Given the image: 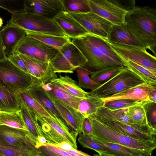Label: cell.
I'll list each match as a JSON object with an SVG mask.
<instances>
[{"label": "cell", "instance_id": "cell-31", "mask_svg": "<svg viewBox=\"0 0 156 156\" xmlns=\"http://www.w3.org/2000/svg\"><path fill=\"white\" fill-rule=\"evenodd\" d=\"M26 36L37 40L58 49L71 41L66 36H58L25 31Z\"/></svg>", "mask_w": 156, "mask_h": 156}, {"label": "cell", "instance_id": "cell-35", "mask_svg": "<svg viewBox=\"0 0 156 156\" xmlns=\"http://www.w3.org/2000/svg\"><path fill=\"white\" fill-rule=\"evenodd\" d=\"M17 94L19 98L24 103L29 109L35 111L43 116L54 119L40 104L31 97L26 91L20 92Z\"/></svg>", "mask_w": 156, "mask_h": 156}, {"label": "cell", "instance_id": "cell-38", "mask_svg": "<svg viewBox=\"0 0 156 156\" xmlns=\"http://www.w3.org/2000/svg\"><path fill=\"white\" fill-rule=\"evenodd\" d=\"M145 101L140 102L130 99H120L108 101L104 103L103 106L114 110L128 108L134 106L142 105Z\"/></svg>", "mask_w": 156, "mask_h": 156}, {"label": "cell", "instance_id": "cell-1", "mask_svg": "<svg viewBox=\"0 0 156 156\" xmlns=\"http://www.w3.org/2000/svg\"><path fill=\"white\" fill-rule=\"evenodd\" d=\"M72 42L87 60L82 68L90 73L109 69L126 67L107 39L89 33L72 39Z\"/></svg>", "mask_w": 156, "mask_h": 156}, {"label": "cell", "instance_id": "cell-52", "mask_svg": "<svg viewBox=\"0 0 156 156\" xmlns=\"http://www.w3.org/2000/svg\"><path fill=\"white\" fill-rule=\"evenodd\" d=\"M39 156H44L42 154H40V155Z\"/></svg>", "mask_w": 156, "mask_h": 156}, {"label": "cell", "instance_id": "cell-53", "mask_svg": "<svg viewBox=\"0 0 156 156\" xmlns=\"http://www.w3.org/2000/svg\"><path fill=\"white\" fill-rule=\"evenodd\" d=\"M0 156H4L3 155L0 154Z\"/></svg>", "mask_w": 156, "mask_h": 156}, {"label": "cell", "instance_id": "cell-17", "mask_svg": "<svg viewBox=\"0 0 156 156\" xmlns=\"http://www.w3.org/2000/svg\"><path fill=\"white\" fill-rule=\"evenodd\" d=\"M0 140L19 147L31 145L37 149V143L29 132L5 125H0Z\"/></svg>", "mask_w": 156, "mask_h": 156}, {"label": "cell", "instance_id": "cell-16", "mask_svg": "<svg viewBox=\"0 0 156 156\" xmlns=\"http://www.w3.org/2000/svg\"><path fill=\"white\" fill-rule=\"evenodd\" d=\"M93 115L120 122L130 126L143 133L156 136V129L149 126L138 125L133 123L129 116L128 108L112 110L102 106Z\"/></svg>", "mask_w": 156, "mask_h": 156}, {"label": "cell", "instance_id": "cell-22", "mask_svg": "<svg viewBox=\"0 0 156 156\" xmlns=\"http://www.w3.org/2000/svg\"><path fill=\"white\" fill-rule=\"evenodd\" d=\"M53 19L65 35L69 38H75L89 33L78 22L65 12L60 13Z\"/></svg>", "mask_w": 156, "mask_h": 156}, {"label": "cell", "instance_id": "cell-43", "mask_svg": "<svg viewBox=\"0 0 156 156\" xmlns=\"http://www.w3.org/2000/svg\"><path fill=\"white\" fill-rule=\"evenodd\" d=\"M8 59L17 68L25 72L28 73L23 62L17 54L14 53Z\"/></svg>", "mask_w": 156, "mask_h": 156}, {"label": "cell", "instance_id": "cell-14", "mask_svg": "<svg viewBox=\"0 0 156 156\" xmlns=\"http://www.w3.org/2000/svg\"><path fill=\"white\" fill-rule=\"evenodd\" d=\"M16 54L23 60L28 73L39 80L41 85L49 83L58 77L49 62H43L25 55Z\"/></svg>", "mask_w": 156, "mask_h": 156}, {"label": "cell", "instance_id": "cell-41", "mask_svg": "<svg viewBox=\"0 0 156 156\" xmlns=\"http://www.w3.org/2000/svg\"><path fill=\"white\" fill-rule=\"evenodd\" d=\"M149 126L156 129V103L146 101L142 105Z\"/></svg>", "mask_w": 156, "mask_h": 156}, {"label": "cell", "instance_id": "cell-32", "mask_svg": "<svg viewBox=\"0 0 156 156\" xmlns=\"http://www.w3.org/2000/svg\"><path fill=\"white\" fill-rule=\"evenodd\" d=\"M19 108L20 102L17 94L0 87V111H15Z\"/></svg>", "mask_w": 156, "mask_h": 156}, {"label": "cell", "instance_id": "cell-39", "mask_svg": "<svg viewBox=\"0 0 156 156\" xmlns=\"http://www.w3.org/2000/svg\"><path fill=\"white\" fill-rule=\"evenodd\" d=\"M121 69H109L90 73V78L94 82L103 84L115 76Z\"/></svg>", "mask_w": 156, "mask_h": 156}, {"label": "cell", "instance_id": "cell-8", "mask_svg": "<svg viewBox=\"0 0 156 156\" xmlns=\"http://www.w3.org/2000/svg\"><path fill=\"white\" fill-rule=\"evenodd\" d=\"M58 52L49 62L55 72L73 73L82 68L87 60L78 48L70 41L58 49Z\"/></svg>", "mask_w": 156, "mask_h": 156}, {"label": "cell", "instance_id": "cell-11", "mask_svg": "<svg viewBox=\"0 0 156 156\" xmlns=\"http://www.w3.org/2000/svg\"><path fill=\"white\" fill-rule=\"evenodd\" d=\"M109 42L115 51L122 58L137 63L147 69L156 76V57L147 52L146 48Z\"/></svg>", "mask_w": 156, "mask_h": 156}, {"label": "cell", "instance_id": "cell-13", "mask_svg": "<svg viewBox=\"0 0 156 156\" xmlns=\"http://www.w3.org/2000/svg\"><path fill=\"white\" fill-rule=\"evenodd\" d=\"M24 12L52 19L64 12L62 0H24Z\"/></svg>", "mask_w": 156, "mask_h": 156}, {"label": "cell", "instance_id": "cell-7", "mask_svg": "<svg viewBox=\"0 0 156 156\" xmlns=\"http://www.w3.org/2000/svg\"><path fill=\"white\" fill-rule=\"evenodd\" d=\"M146 83L127 67L96 89L90 92L103 99L129 88Z\"/></svg>", "mask_w": 156, "mask_h": 156}, {"label": "cell", "instance_id": "cell-28", "mask_svg": "<svg viewBox=\"0 0 156 156\" xmlns=\"http://www.w3.org/2000/svg\"><path fill=\"white\" fill-rule=\"evenodd\" d=\"M103 99L90 92L85 98L80 101L77 110L85 118L95 113L98 109L103 106Z\"/></svg>", "mask_w": 156, "mask_h": 156}, {"label": "cell", "instance_id": "cell-4", "mask_svg": "<svg viewBox=\"0 0 156 156\" xmlns=\"http://www.w3.org/2000/svg\"><path fill=\"white\" fill-rule=\"evenodd\" d=\"M40 85L37 78L20 69L8 58L0 61V87L17 94Z\"/></svg>", "mask_w": 156, "mask_h": 156}, {"label": "cell", "instance_id": "cell-27", "mask_svg": "<svg viewBox=\"0 0 156 156\" xmlns=\"http://www.w3.org/2000/svg\"><path fill=\"white\" fill-rule=\"evenodd\" d=\"M0 154L4 156H39L40 152L32 146L20 147L0 140Z\"/></svg>", "mask_w": 156, "mask_h": 156}, {"label": "cell", "instance_id": "cell-3", "mask_svg": "<svg viewBox=\"0 0 156 156\" xmlns=\"http://www.w3.org/2000/svg\"><path fill=\"white\" fill-rule=\"evenodd\" d=\"M88 118L93 130L92 135L89 136L101 141L152 153L156 148L155 142L133 138L114 130L91 115Z\"/></svg>", "mask_w": 156, "mask_h": 156}, {"label": "cell", "instance_id": "cell-37", "mask_svg": "<svg viewBox=\"0 0 156 156\" xmlns=\"http://www.w3.org/2000/svg\"><path fill=\"white\" fill-rule=\"evenodd\" d=\"M128 114L130 119L134 123L141 126H150L147 122L145 112L142 105L134 106L128 108Z\"/></svg>", "mask_w": 156, "mask_h": 156}, {"label": "cell", "instance_id": "cell-33", "mask_svg": "<svg viewBox=\"0 0 156 156\" xmlns=\"http://www.w3.org/2000/svg\"><path fill=\"white\" fill-rule=\"evenodd\" d=\"M122 59L125 62L126 66L145 82L156 84V76L147 69L131 61Z\"/></svg>", "mask_w": 156, "mask_h": 156}, {"label": "cell", "instance_id": "cell-15", "mask_svg": "<svg viewBox=\"0 0 156 156\" xmlns=\"http://www.w3.org/2000/svg\"><path fill=\"white\" fill-rule=\"evenodd\" d=\"M51 98L70 131L77 138L79 135L82 133L85 117L77 109L60 101Z\"/></svg>", "mask_w": 156, "mask_h": 156}, {"label": "cell", "instance_id": "cell-10", "mask_svg": "<svg viewBox=\"0 0 156 156\" xmlns=\"http://www.w3.org/2000/svg\"><path fill=\"white\" fill-rule=\"evenodd\" d=\"M57 48L26 36L16 48L14 53L25 55L37 60L49 62L58 52Z\"/></svg>", "mask_w": 156, "mask_h": 156}, {"label": "cell", "instance_id": "cell-20", "mask_svg": "<svg viewBox=\"0 0 156 156\" xmlns=\"http://www.w3.org/2000/svg\"><path fill=\"white\" fill-rule=\"evenodd\" d=\"M155 87L156 84L144 83L103 99L104 103L120 99H128L140 102L149 101V94Z\"/></svg>", "mask_w": 156, "mask_h": 156}, {"label": "cell", "instance_id": "cell-45", "mask_svg": "<svg viewBox=\"0 0 156 156\" xmlns=\"http://www.w3.org/2000/svg\"><path fill=\"white\" fill-rule=\"evenodd\" d=\"M37 150L40 154L44 156H63L53 151L44 146L40 147Z\"/></svg>", "mask_w": 156, "mask_h": 156}, {"label": "cell", "instance_id": "cell-54", "mask_svg": "<svg viewBox=\"0 0 156 156\" xmlns=\"http://www.w3.org/2000/svg\"><path fill=\"white\" fill-rule=\"evenodd\" d=\"M135 5H136V2H135Z\"/></svg>", "mask_w": 156, "mask_h": 156}, {"label": "cell", "instance_id": "cell-36", "mask_svg": "<svg viewBox=\"0 0 156 156\" xmlns=\"http://www.w3.org/2000/svg\"><path fill=\"white\" fill-rule=\"evenodd\" d=\"M75 70L76 72L78 80V84L81 88L90 89L93 91L102 85L92 80L89 76L90 73L86 70L82 68L78 67Z\"/></svg>", "mask_w": 156, "mask_h": 156}, {"label": "cell", "instance_id": "cell-9", "mask_svg": "<svg viewBox=\"0 0 156 156\" xmlns=\"http://www.w3.org/2000/svg\"><path fill=\"white\" fill-rule=\"evenodd\" d=\"M36 117L44 137L47 143L57 144L66 141L77 149L76 139L67 126L50 118L43 116L38 113Z\"/></svg>", "mask_w": 156, "mask_h": 156}, {"label": "cell", "instance_id": "cell-2", "mask_svg": "<svg viewBox=\"0 0 156 156\" xmlns=\"http://www.w3.org/2000/svg\"><path fill=\"white\" fill-rule=\"evenodd\" d=\"M126 25L156 56V9L135 6L126 15ZM156 57V56H155Z\"/></svg>", "mask_w": 156, "mask_h": 156}, {"label": "cell", "instance_id": "cell-47", "mask_svg": "<svg viewBox=\"0 0 156 156\" xmlns=\"http://www.w3.org/2000/svg\"><path fill=\"white\" fill-rule=\"evenodd\" d=\"M7 59V58L4 52V46L0 31V61L5 60Z\"/></svg>", "mask_w": 156, "mask_h": 156}, {"label": "cell", "instance_id": "cell-44", "mask_svg": "<svg viewBox=\"0 0 156 156\" xmlns=\"http://www.w3.org/2000/svg\"><path fill=\"white\" fill-rule=\"evenodd\" d=\"M82 133L89 136L92 134L93 130L90 122L88 117L85 118L82 127Z\"/></svg>", "mask_w": 156, "mask_h": 156}, {"label": "cell", "instance_id": "cell-49", "mask_svg": "<svg viewBox=\"0 0 156 156\" xmlns=\"http://www.w3.org/2000/svg\"><path fill=\"white\" fill-rule=\"evenodd\" d=\"M98 156H117L105 151H97Z\"/></svg>", "mask_w": 156, "mask_h": 156}, {"label": "cell", "instance_id": "cell-48", "mask_svg": "<svg viewBox=\"0 0 156 156\" xmlns=\"http://www.w3.org/2000/svg\"><path fill=\"white\" fill-rule=\"evenodd\" d=\"M156 87L154 88L150 93L149 95V101L156 103Z\"/></svg>", "mask_w": 156, "mask_h": 156}, {"label": "cell", "instance_id": "cell-30", "mask_svg": "<svg viewBox=\"0 0 156 156\" xmlns=\"http://www.w3.org/2000/svg\"><path fill=\"white\" fill-rule=\"evenodd\" d=\"M29 132L23 121L20 110L10 112L0 111V125Z\"/></svg>", "mask_w": 156, "mask_h": 156}, {"label": "cell", "instance_id": "cell-19", "mask_svg": "<svg viewBox=\"0 0 156 156\" xmlns=\"http://www.w3.org/2000/svg\"><path fill=\"white\" fill-rule=\"evenodd\" d=\"M0 31L4 52L8 58L14 53L17 46L26 36V33L9 22Z\"/></svg>", "mask_w": 156, "mask_h": 156}, {"label": "cell", "instance_id": "cell-12", "mask_svg": "<svg viewBox=\"0 0 156 156\" xmlns=\"http://www.w3.org/2000/svg\"><path fill=\"white\" fill-rule=\"evenodd\" d=\"M69 14L89 33L108 39L113 25L105 19L91 12Z\"/></svg>", "mask_w": 156, "mask_h": 156}, {"label": "cell", "instance_id": "cell-6", "mask_svg": "<svg viewBox=\"0 0 156 156\" xmlns=\"http://www.w3.org/2000/svg\"><path fill=\"white\" fill-rule=\"evenodd\" d=\"M91 12L113 25H126V16L131 9V0H88Z\"/></svg>", "mask_w": 156, "mask_h": 156}, {"label": "cell", "instance_id": "cell-5", "mask_svg": "<svg viewBox=\"0 0 156 156\" xmlns=\"http://www.w3.org/2000/svg\"><path fill=\"white\" fill-rule=\"evenodd\" d=\"M9 22L25 31L58 36H66L53 19L25 12L12 15Z\"/></svg>", "mask_w": 156, "mask_h": 156}, {"label": "cell", "instance_id": "cell-46", "mask_svg": "<svg viewBox=\"0 0 156 156\" xmlns=\"http://www.w3.org/2000/svg\"><path fill=\"white\" fill-rule=\"evenodd\" d=\"M48 144L57 147L63 150L66 151L69 150H72L74 148L70 144L66 141L62 142L57 144H51L49 143Z\"/></svg>", "mask_w": 156, "mask_h": 156}, {"label": "cell", "instance_id": "cell-24", "mask_svg": "<svg viewBox=\"0 0 156 156\" xmlns=\"http://www.w3.org/2000/svg\"><path fill=\"white\" fill-rule=\"evenodd\" d=\"M90 136L94 141L103 148L104 151L117 156H140L152 153L133 149L116 144L101 141Z\"/></svg>", "mask_w": 156, "mask_h": 156}, {"label": "cell", "instance_id": "cell-42", "mask_svg": "<svg viewBox=\"0 0 156 156\" xmlns=\"http://www.w3.org/2000/svg\"><path fill=\"white\" fill-rule=\"evenodd\" d=\"M78 141L83 147L97 151H104L103 148L94 141L88 135L82 133L78 139Z\"/></svg>", "mask_w": 156, "mask_h": 156}, {"label": "cell", "instance_id": "cell-34", "mask_svg": "<svg viewBox=\"0 0 156 156\" xmlns=\"http://www.w3.org/2000/svg\"><path fill=\"white\" fill-rule=\"evenodd\" d=\"M64 12L69 13L91 12L88 0H62Z\"/></svg>", "mask_w": 156, "mask_h": 156}, {"label": "cell", "instance_id": "cell-23", "mask_svg": "<svg viewBox=\"0 0 156 156\" xmlns=\"http://www.w3.org/2000/svg\"><path fill=\"white\" fill-rule=\"evenodd\" d=\"M91 115L106 126L121 133L133 138L156 142V136L143 133L130 126L117 121L93 114Z\"/></svg>", "mask_w": 156, "mask_h": 156}, {"label": "cell", "instance_id": "cell-50", "mask_svg": "<svg viewBox=\"0 0 156 156\" xmlns=\"http://www.w3.org/2000/svg\"><path fill=\"white\" fill-rule=\"evenodd\" d=\"M3 24V21L2 19L0 17V28L1 27Z\"/></svg>", "mask_w": 156, "mask_h": 156}, {"label": "cell", "instance_id": "cell-21", "mask_svg": "<svg viewBox=\"0 0 156 156\" xmlns=\"http://www.w3.org/2000/svg\"><path fill=\"white\" fill-rule=\"evenodd\" d=\"M26 92L40 104L55 120L61 124L66 125L53 103L49 94L42 86L36 85Z\"/></svg>", "mask_w": 156, "mask_h": 156}, {"label": "cell", "instance_id": "cell-29", "mask_svg": "<svg viewBox=\"0 0 156 156\" xmlns=\"http://www.w3.org/2000/svg\"><path fill=\"white\" fill-rule=\"evenodd\" d=\"M50 82L52 90L48 92L50 97L77 110L79 104L82 99L70 95L58 84Z\"/></svg>", "mask_w": 156, "mask_h": 156}, {"label": "cell", "instance_id": "cell-18", "mask_svg": "<svg viewBox=\"0 0 156 156\" xmlns=\"http://www.w3.org/2000/svg\"><path fill=\"white\" fill-rule=\"evenodd\" d=\"M107 39L109 42L113 44L146 48L126 24L113 25Z\"/></svg>", "mask_w": 156, "mask_h": 156}, {"label": "cell", "instance_id": "cell-26", "mask_svg": "<svg viewBox=\"0 0 156 156\" xmlns=\"http://www.w3.org/2000/svg\"><path fill=\"white\" fill-rule=\"evenodd\" d=\"M19 108L23 119L32 138L37 143V138L39 136H43L40 126L36 118L33 116L24 103L19 98Z\"/></svg>", "mask_w": 156, "mask_h": 156}, {"label": "cell", "instance_id": "cell-25", "mask_svg": "<svg viewBox=\"0 0 156 156\" xmlns=\"http://www.w3.org/2000/svg\"><path fill=\"white\" fill-rule=\"evenodd\" d=\"M59 77L52 80L50 82L57 84L70 95L81 99L86 98L89 92L80 87L77 81L66 74L64 76L58 74Z\"/></svg>", "mask_w": 156, "mask_h": 156}, {"label": "cell", "instance_id": "cell-40", "mask_svg": "<svg viewBox=\"0 0 156 156\" xmlns=\"http://www.w3.org/2000/svg\"><path fill=\"white\" fill-rule=\"evenodd\" d=\"M0 7L12 15L24 12L23 0H0Z\"/></svg>", "mask_w": 156, "mask_h": 156}, {"label": "cell", "instance_id": "cell-51", "mask_svg": "<svg viewBox=\"0 0 156 156\" xmlns=\"http://www.w3.org/2000/svg\"><path fill=\"white\" fill-rule=\"evenodd\" d=\"M152 153H150L147 154L140 156H153L152 154Z\"/></svg>", "mask_w": 156, "mask_h": 156}]
</instances>
